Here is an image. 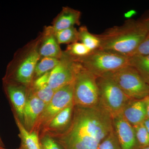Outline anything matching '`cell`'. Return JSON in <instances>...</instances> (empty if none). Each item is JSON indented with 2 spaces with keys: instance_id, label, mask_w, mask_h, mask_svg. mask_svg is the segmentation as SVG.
<instances>
[{
  "instance_id": "obj_1",
  "label": "cell",
  "mask_w": 149,
  "mask_h": 149,
  "mask_svg": "<svg viewBox=\"0 0 149 149\" xmlns=\"http://www.w3.org/2000/svg\"><path fill=\"white\" fill-rule=\"evenodd\" d=\"M113 129L112 118L99 103L89 107L74 106L68 127L60 133L46 136L64 149H98Z\"/></svg>"
},
{
  "instance_id": "obj_2",
  "label": "cell",
  "mask_w": 149,
  "mask_h": 149,
  "mask_svg": "<svg viewBox=\"0 0 149 149\" xmlns=\"http://www.w3.org/2000/svg\"><path fill=\"white\" fill-rule=\"evenodd\" d=\"M148 33L141 20L128 19L122 25L110 28L97 35L100 41L99 49L130 57Z\"/></svg>"
},
{
  "instance_id": "obj_3",
  "label": "cell",
  "mask_w": 149,
  "mask_h": 149,
  "mask_svg": "<svg viewBox=\"0 0 149 149\" xmlns=\"http://www.w3.org/2000/svg\"><path fill=\"white\" fill-rule=\"evenodd\" d=\"M73 59L97 77L129 65V57L100 49L92 51L84 57Z\"/></svg>"
},
{
  "instance_id": "obj_4",
  "label": "cell",
  "mask_w": 149,
  "mask_h": 149,
  "mask_svg": "<svg viewBox=\"0 0 149 149\" xmlns=\"http://www.w3.org/2000/svg\"><path fill=\"white\" fill-rule=\"evenodd\" d=\"M74 81V106L89 107L99 103V91L97 77L75 61Z\"/></svg>"
},
{
  "instance_id": "obj_5",
  "label": "cell",
  "mask_w": 149,
  "mask_h": 149,
  "mask_svg": "<svg viewBox=\"0 0 149 149\" xmlns=\"http://www.w3.org/2000/svg\"><path fill=\"white\" fill-rule=\"evenodd\" d=\"M97 81L99 88V103L112 118L122 115L123 110L131 99L109 77H97Z\"/></svg>"
},
{
  "instance_id": "obj_6",
  "label": "cell",
  "mask_w": 149,
  "mask_h": 149,
  "mask_svg": "<svg viewBox=\"0 0 149 149\" xmlns=\"http://www.w3.org/2000/svg\"><path fill=\"white\" fill-rule=\"evenodd\" d=\"M103 76H107L113 80L131 100H141L149 95L148 84L130 65Z\"/></svg>"
},
{
  "instance_id": "obj_7",
  "label": "cell",
  "mask_w": 149,
  "mask_h": 149,
  "mask_svg": "<svg viewBox=\"0 0 149 149\" xmlns=\"http://www.w3.org/2000/svg\"><path fill=\"white\" fill-rule=\"evenodd\" d=\"M74 82L56 91L35 123L32 132L39 133L60 112L73 104Z\"/></svg>"
},
{
  "instance_id": "obj_8",
  "label": "cell",
  "mask_w": 149,
  "mask_h": 149,
  "mask_svg": "<svg viewBox=\"0 0 149 149\" xmlns=\"http://www.w3.org/2000/svg\"><path fill=\"white\" fill-rule=\"evenodd\" d=\"M75 62L63 52L58 64L49 72L48 83L55 91L74 82Z\"/></svg>"
},
{
  "instance_id": "obj_9",
  "label": "cell",
  "mask_w": 149,
  "mask_h": 149,
  "mask_svg": "<svg viewBox=\"0 0 149 149\" xmlns=\"http://www.w3.org/2000/svg\"><path fill=\"white\" fill-rule=\"evenodd\" d=\"M36 48L28 53L13 72L9 73L4 81L29 86L32 83L35 68L40 58Z\"/></svg>"
},
{
  "instance_id": "obj_10",
  "label": "cell",
  "mask_w": 149,
  "mask_h": 149,
  "mask_svg": "<svg viewBox=\"0 0 149 149\" xmlns=\"http://www.w3.org/2000/svg\"><path fill=\"white\" fill-rule=\"evenodd\" d=\"M113 128L121 149H139L133 125L122 115L113 118Z\"/></svg>"
},
{
  "instance_id": "obj_11",
  "label": "cell",
  "mask_w": 149,
  "mask_h": 149,
  "mask_svg": "<svg viewBox=\"0 0 149 149\" xmlns=\"http://www.w3.org/2000/svg\"><path fill=\"white\" fill-rule=\"evenodd\" d=\"M43 101L32 93L29 88L23 114L22 123L29 132H32L37 120L46 106Z\"/></svg>"
},
{
  "instance_id": "obj_12",
  "label": "cell",
  "mask_w": 149,
  "mask_h": 149,
  "mask_svg": "<svg viewBox=\"0 0 149 149\" xmlns=\"http://www.w3.org/2000/svg\"><path fill=\"white\" fill-rule=\"evenodd\" d=\"M4 82L5 91L13 108L14 115L22 123L23 112L27 101V91L18 83L4 81Z\"/></svg>"
},
{
  "instance_id": "obj_13",
  "label": "cell",
  "mask_w": 149,
  "mask_h": 149,
  "mask_svg": "<svg viewBox=\"0 0 149 149\" xmlns=\"http://www.w3.org/2000/svg\"><path fill=\"white\" fill-rule=\"evenodd\" d=\"M74 107V104H72L58 113L41 130V137L65 130L71 121Z\"/></svg>"
},
{
  "instance_id": "obj_14",
  "label": "cell",
  "mask_w": 149,
  "mask_h": 149,
  "mask_svg": "<svg viewBox=\"0 0 149 149\" xmlns=\"http://www.w3.org/2000/svg\"><path fill=\"white\" fill-rule=\"evenodd\" d=\"M122 115L133 126L143 123L147 118L144 99L130 100L123 110Z\"/></svg>"
},
{
  "instance_id": "obj_15",
  "label": "cell",
  "mask_w": 149,
  "mask_h": 149,
  "mask_svg": "<svg viewBox=\"0 0 149 149\" xmlns=\"http://www.w3.org/2000/svg\"><path fill=\"white\" fill-rule=\"evenodd\" d=\"M42 42L38 51L40 57L61 59L63 55L52 26L46 28Z\"/></svg>"
},
{
  "instance_id": "obj_16",
  "label": "cell",
  "mask_w": 149,
  "mask_h": 149,
  "mask_svg": "<svg viewBox=\"0 0 149 149\" xmlns=\"http://www.w3.org/2000/svg\"><path fill=\"white\" fill-rule=\"evenodd\" d=\"M81 13L79 11L68 7H63L62 10L55 19L52 28L54 32L80 25Z\"/></svg>"
},
{
  "instance_id": "obj_17",
  "label": "cell",
  "mask_w": 149,
  "mask_h": 149,
  "mask_svg": "<svg viewBox=\"0 0 149 149\" xmlns=\"http://www.w3.org/2000/svg\"><path fill=\"white\" fill-rule=\"evenodd\" d=\"M49 72L37 77L29 88L32 93L46 104L50 101L56 91L51 88L48 83Z\"/></svg>"
},
{
  "instance_id": "obj_18",
  "label": "cell",
  "mask_w": 149,
  "mask_h": 149,
  "mask_svg": "<svg viewBox=\"0 0 149 149\" xmlns=\"http://www.w3.org/2000/svg\"><path fill=\"white\" fill-rule=\"evenodd\" d=\"M16 125L19 130V136L25 149H42L39 141V134L35 132H29L16 116L14 115Z\"/></svg>"
},
{
  "instance_id": "obj_19",
  "label": "cell",
  "mask_w": 149,
  "mask_h": 149,
  "mask_svg": "<svg viewBox=\"0 0 149 149\" xmlns=\"http://www.w3.org/2000/svg\"><path fill=\"white\" fill-rule=\"evenodd\" d=\"M129 65L139 72L147 83H149V55L129 57Z\"/></svg>"
},
{
  "instance_id": "obj_20",
  "label": "cell",
  "mask_w": 149,
  "mask_h": 149,
  "mask_svg": "<svg viewBox=\"0 0 149 149\" xmlns=\"http://www.w3.org/2000/svg\"><path fill=\"white\" fill-rule=\"evenodd\" d=\"M78 31L79 41L83 43L91 51L100 49V41L97 35L91 34L86 26H82Z\"/></svg>"
},
{
  "instance_id": "obj_21",
  "label": "cell",
  "mask_w": 149,
  "mask_h": 149,
  "mask_svg": "<svg viewBox=\"0 0 149 149\" xmlns=\"http://www.w3.org/2000/svg\"><path fill=\"white\" fill-rule=\"evenodd\" d=\"M54 35L59 45L61 44L70 45L79 41L78 31L74 27L54 32Z\"/></svg>"
},
{
  "instance_id": "obj_22",
  "label": "cell",
  "mask_w": 149,
  "mask_h": 149,
  "mask_svg": "<svg viewBox=\"0 0 149 149\" xmlns=\"http://www.w3.org/2000/svg\"><path fill=\"white\" fill-rule=\"evenodd\" d=\"M60 61V59L54 58H42L37 63L34 75L39 77L49 72L58 64Z\"/></svg>"
},
{
  "instance_id": "obj_23",
  "label": "cell",
  "mask_w": 149,
  "mask_h": 149,
  "mask_svg": "<svg viewBox=\"0 0 149 149\" xmlns=\"http://www.w3.org/2000/svg\"><path fill=\"white\" fill-rule=\"evenodd\" d=\"M92 52L83 43L76 42L68 45L64 52L72 58L77 59L84 57Z\"/></svg>"
},
{
  "instance_id": "obj_24",
  "label": "cell",
  "mask_w": 149,
  "mask_h": 149,
  "mask_svg": "<svg viewBox=\"0 0 149 149\" xmlns=\"http://www.w3.org/2000/svg\"><path fill=\"white\" fill-rule=\"evenodd\" d=\"M133 127L139 148L149 146V133L143 123Z\"/></svg>"
},
{
  "instance_id": "obj_25",
  "label": "cell",
  "mask_w": 149,
  "mask_h": 149,
  "mask_svg": "<svg viewBox=\"0 0 149 149\" xmlns=\"http://www.w3.org/2000/svg\"><path fill=\"white\" fill-rule=\"evenodd\" d=\"M98 149H121L114 129L102 142Z\"/></svg>"
},
{
  "instance_id": "obj_26",
  "label": "cell",
  "mask_w": 149,
  "mask_h": 149,
  "mask_svg": "<svg viewBox=\"0 0 149 149\" xmlns=\"http://www.w3.org/2000/svg\"><path fill=\"white\" fill-rule=\"evenodd\" d=\"M147 55H149V32L145 40L140 44L132 56Z\"/></svg>"
},
{
  "instance_id": "obj_27",
  "label": "cell",
  "mask_w": 149,
  "mask_h": 149,
  "mask_svg": "<svg viewBox=\"0 0 149 149\" xmlns=\"http://www.w3.org/2000/svg\"><path fill=\"white\" fill-rule=\"evenodd\" d=\"M42 146L44 149H61L57 143L52 138L47 136L42 138Z\"/></svg>"
},
{
  "instance_id": "obj_28",
  "label": "cell",
  "mask_w": 149,
  "mask_h": 149,
  "mask_svg": "<svg viewBox=\"0 0 149 149\" xmlns=\"http://www.w3.org/2000/svg\"><path fill=\"white\" fill-rule=\"evenodd\" d=\"M143 99L146 104L147 118H149V95L147 96Z\"/></svg>"
},
{
  "instance_id": "obj_29",
  "label": "cell",
  "mask_w": 149,
  "mask_h": 149,
  "mask_svg": "<svg viewBox=\"0 0 149 149\" xmlns=\"http://www.w3.org/2000/svg\"><path fill=\"white\" fill-rule=\"evenodd\" d=\"M141 21L144 26L146 27V29H148V31L149 32V16L146 17V18L143 19L141 20Z\"/></svg>"
},
{
  "instance_id": "obj_30",
  "label": "cell",
  "mask_w": 149,
  "mask_h": 149,
  "mask_svg": "<svg viewBox=\"0 0 149 149\" xmlns=\"http://www.w3.org/2000/svg\"><path fill=\"white\" fill-rule=\"evenodd\" d=\"M143 123L144 125L146 128L147 130L149 133V118H146Z\"/></svg>"
},
{
  "instance_id": "obj_31",
  "label": "cell",
  "mask_w": 149,
  "mask_h": 149,
  "mask_svg": "<svg viewBox=\"0 0 149 149\" xmlns=\"http://www.w3.org/2000/svg\"><path fill=\"white\" fill-rule=\"evenodd\" d=\"M3 143L2 141L1 137H0V148H3Z\"/></svg>"
},
{
  "instance_id": "obj_32",
  "label": "cell",
  "mask_w": 149,
  "mask_h": 149,
  "mask_svg": "<svg viewBox=\"0 0 149 149\" xmlns=\"http://www.w3.org/2000/svg\"><path fill=\"white\" fill-rule=\"evenodd\" d=\"M139 149H149V146H148L144 147V148H140Z\"/></svg>"
},
{
  "instance_id": "obj_33",
  "label": "cell",
  "mask_w": 149,
  "mask_h": 149,
  "mask_svg": "<svg viewBox=\"0 0 149 149\" xmlns=\"http://www.w3.org/2000/svg\"><path fill=\"white\" fill-rule=\"evenodd\" d=\"M0 149H5L4 148H0Z\"/></svg>"
},
{
  "instance_id": "obj_34",
  "label": "cell",
  "mask_w": 149,
  "mask_h": 149,
  "mask_svg": "<svg viewBox=\"0 0 149 149\" xmlns=\"http://www.w3.org/2000/svg\"><path fill=\"white\" fill-rule=\"evenodd\" d=\"M148 85H149V83H148Z\"/></svg>"
},
{
  "instance_id": "obj_35",
  "label": "cell",
  "mask_w": 149,
  "mask_h": 149,
  "mask_svg": "<svg viewBox=\"0 0 149 149\" xmlns=\"http://www.w3.org/2000/svg\"></svg>"
}]
</instances>
